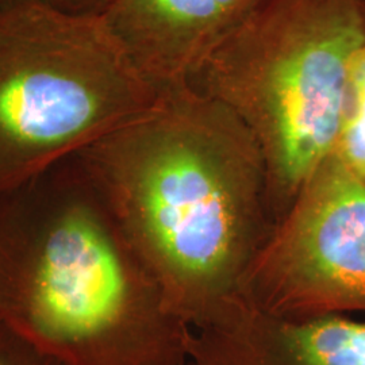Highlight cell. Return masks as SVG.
Returning a JSON list of instances; mask_svg holds the SVG:
<instances>
[{
    "label": "cell",
    "mask_w": 365,
    "mask_h": 365,
    "mask_svg": "<svg viewBox=\"0 0 365 365\" xmlns=\"http://www.w3.org/2000/svg\"><path fill=\"white\" fill-rule=\"evenodd\" d=\"M76 156L187 327L242 302L274 222L260 148L233 111L172 88Z\"/></svg>",
    "instance_id": "cell-1"
},
{
    "label": "cell",
    "mask_w": 365,
    "mask_h": 365,
    "mask_svg": "<svg viewBox=\"0 0 365 365\" xmlns=\"http://www.w3.org/2000/svg\"><path fill=\"white\" fill-rule=\"evenodd\" d=\"M0 322L64 365H188L172 313L76 155L0 191Z\"/></svg>",
    "instance_id": "cell-2"
},
{
    "label": "cell",
    "mask_w": 365,
    "mask_h": 365,
    "mask_svg": "<svg viewBox=\"0 0 365 365\" xmlns=\"http://www.w3.org/2000/svg\"><path fill=\"white\" fill-rule=\"evenodd\" d=\"M361 0H267L187 87L235 113L260 148L274 222L334 155Z\"/></svg>",
    "instance_id": "cell-3"
},
{
    "label": "cell",
    "mask_w": 365,
    "mask_h": 365,
    "mask_svg": "<svg viewBox=\"0 0 365 365\" xmlns=\"http://www.w3.org/2000/svg\"><path fill=\"white\" fill-rule=\"evenodd\" d=\"M160 95L101 16L45 6L0 14V191L76 155Z\"/></svg>",
    "instance_id": "cell-4"
},
{
    "label": "cell",
    "mask_w": 365,
    "mask_h": 365,
    "mask_svg": "<svg viewBox=\"0 0 365 365\" xmlns=\"http://www.w3.org/2000/svg\"><path fill=\"white\" fill-rule=\"evenodd\" d=\"M242 302L280 318H365V180L331 156L276 222Z\"/></svg>",
    "instance_id": "cell-5"
},
{
    "label": "cell",
    "mask_w": 365,
    "mask_h": 365,
    "mask_svg": "<svg viewBox=\"0 0 365 365\" xmlns=\"http://www.w3.org/2000/svg\"><path fill=\"white\" fill-rule=\"evenodd\" d=\"M267 0H111L101 15L131 66L163 93L187 87Z\"/></svg>",
    "instance_id": "cell-6"
},
{
    "label": "cell",
    "mask_w": 365,
    "mask_h": 365,
    "mask_svg": "<svg viewBox=\"0 0 365 365\" xmlns=\"http://www.w3.org/2000/svg\"><path fill=\"white\" fill-rule=\"evenodd\" d=\"M191 365H365V318H280L247 303L191 331Z\"/></svg>",
    "instance_id": "cell-7"
},
{
    "label": "cell",
    "mask_w": 365,
    "mask_h": 365,
    "mask_svg": "<svg viewBox=\"0 0 365 365\" xmlns=\"http://www.w3.org/2000/svg\"><path fill=\"white\" fill-rule=\"evenodd\" d=\"M333 157L365 180V43L353 57L339 141Z\"/></svg>",
    "instance_id": "cell-8"
},
{
    "label": "cell",
    "mask_w": 365,
    "mask_h": 365,
    "mask_svg": "<svg viewBox=\"0 0 365 365\" xmlns=\"http://www.w3.org/2000/svg\"><path fill=\"white\" fill-rule=\"evenodd\" d=\"M0 365H64L0 322Z\"/></svg>",
    "instance_id": "cell-9"
},
{
    "label": "cell",
    "mask_w": 365,
    "mask_h": 365,
    "mask_svg": "<svg viewBox=\"0 0 365 365\" xmlns=\"http://www.w3.org/2000/svg\"><path fill=\"white\" fill-rule=\"evenodd\" d=\"M111 0H0V14L25 6H45L66 13L101 16Z\"/></svg>",
    "instance_id": "cell-10"
},
{
    "label": "cell",
    "mask_w": 365,
    "mask_h": 365,
    "mask_svg": "<svg viewBox=\"0 0 365 365\" xmlns=\"http://www.w3.org/2000/svg\"><path fill=\"white\" fill-rule=\"evenodd\" d=\"M363 1V4H364V9H365V0H361Z\"/></svg>",
    "instance_id": "cell-11"
},
{
    "label": "cell",
    "mask_w": 365,
    "mask_h": 365,
    "mask_svg": "<svg viewBox=\"0 0 365 365\" xmlns=\"http://www.w3.org/2000/svg\"><path fill=\"white\" fill-rule=\"evenodd\" d=\"M188 365H191V364H190V363H188Z\"/></svg>",
    "instance_id": "cell-12"
}]
</instances>
